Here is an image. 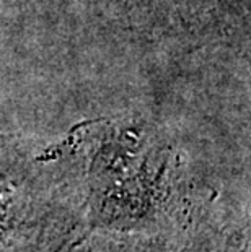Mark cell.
Segmentation results:
<instances>
[{
  "instance_id": "cell-1",
  "label": "cell",
  "mask_w": 251,
  "mask_h": 252,
  "mask_svg": "<svg viewBox=\"0 0 251 252\" xmlns=\"http://www.w3.org/2000/svg\"><path fill=\"white\" fill-rule=\"evenodd\" d=\"M141 47L167 54H232L250 67L251 0H87Z\"/></svg>"
}]
</instances>
